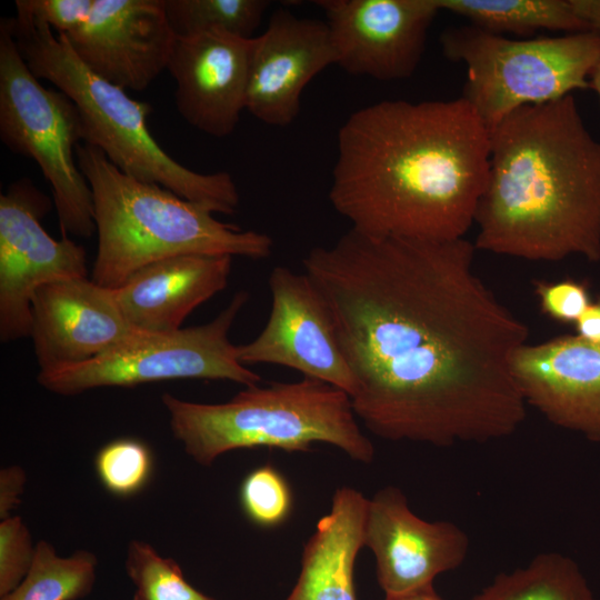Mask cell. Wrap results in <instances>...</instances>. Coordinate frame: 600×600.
<instances>
[{
	"instance_id": "1",
	"label": "cell",
	"mask_w": 600,
	"mask_h": 600,
	"mask_svg": "<svg viewBox=\"0 0 600 600\" xmlns=\"http://www.w3.org/2000/svg\"><path fill=\"white\" fill-rule=\"evenodd\" d=\"M474 243L349 229L303 258L374 436L438 447L512 434L527 404L512 374L527 326L474 270Z\"/></svg>"
},
{
	"instance_id": "2",
	"label": "cell",
	"mask_w": 600,
	"mask_h": 600,
	"mask_svg": "<svg viewBox=\"0 0 600 600\" xmlns=\"http://www.w3.org/2000/svg\"><path fill=\"white\" fill-rule=\"evenodd\" d=\"M490 160V131L462 97L383 100L338 131L329 200L351 229L446 241L474 224Z\"/></svg>"
},
{
	"instance_id": "3",
	"label": "cell",
	"mask_w": 600,
	"mask_h": 600,
	"mask_svg": "<svg viewBox=\"0 0 600 600\" xmlns=\"http://www.w3.org/2000/svg\"><path fill=\"white\" fill-rule=\"evenodd\" d=\"M476 249L527 260L600 261V140L574 96L521 107L490 130Z\"/></svg>"
},
{
	"instance_id": "4",
	"label": "cell",
	"mask_w": 600,
	"mask_h": 600,
	"mask_svg": "<svg viewBox=\"0 0 600 600\" xmlns=\"http://www.w3.org/2000/svg\"><path fill=\"white\" fill-rule=\"evenodd\" d=\"M76 156L92 192L98 284L116 289L140 269L182 254H271L270 236L222 222L212 207L127 174L100 149L82 142Z\"/></svg>"
},
{
	"instance_id": "5",
	"label": "cell",
	"mask_w": 600,
	"mask_h": 600,
	"mask_svg": "<svg viewBox=\"0 0 600 600\" xmlns=\"http://www.w3.org/2000/svg\"><path fill=\"white\" fill-rule=\"evenodd\" d=\"M19 51L39 79L52 83L77 106L83 143L100 149L121 171L159 184L181 198L206 203L217 213L237 211L240 196L226 171H193L168 154L148 127L149 103L90 71L63 34L17 11L7 18Z\"/></svg>"
},
{
	"instance_id": "6",
	"label": "cell",
	"mask_w": 600,
	"mask_h": 600,
	"mask_svg": "<svg viewBox=\"0 0 600 600\" xmlns=\"http://www.w3.org/2000/svg\"><path fill=\"white\" fill-rule=\"evenodd\" d=\"M161 400L173 437L202 466L234 449L309 452L317 442L332 444L358 462L370 463L374 457L350 396L317 379L246 387L224 403L190 402L170 393Z\"/></svg>"
},
{
	"instance_id": "7",
	"label": "cell",
	"mask_w": 600,
	"mask_h": 600,
	"mask_svg": "<svg viewBox=\"0 0 600 600\" xmlns=\"http://www.w3.org/2000/svg\"><path fill=\"white\" fill-rule=\"evenodd\" d=\"M439 41L446 58L466 66L462 98L489 131L521 107L589 88L600 59V37L591 30L518 40L469 24L443 30Z\"/></svg>"
},
{
	"instance_id": "8",
	"label": "cell",
	"mask_w": 600,
	"mask_h": 600,
	"mask_svg": "<svg viewBox=\"0 0 600 600\" xmlns=\"http://www.w3.org/2000/svg\"><path fill=\"white\" fill-rule=\"evenodd\" d=\"M0 139L40 168L51 186L63 237H91L92 192L76 156L83 142L79 110L67 94L44 87L32 73L7 18L0 22Z\"/></svg>"
},
{
	"instance_id": "9",
	"label": "cell",
	"mask_w": 600,
	"mask_h": 600,
	"mask_svg": "<svg viewBox=\"0 0 600 600\" xmlns=\"http://www.w3.org/2000/svg\"><path fill=\"white\" fill-rule=\"evenodd\" d=\"M248 299L246 291L237 292L229 304L204 324L171 332L137 330L96 358L39 371L38 382L61 396L101 387H133L177 379L229 380L244 387L256 386L261 377L240 362L238 346L229 338Z\"/></svg>"
},
{
	"instance_id": "10",
	"label": "cell",
	"mask_w": 600,
	"mask_h": 600,
	"mask_svg": "<svg viewBox=\"0 0 600 600\" xmlns=\"http://www.w3.org/2000/svg\"><path fill=\"white\" fill-rule=\"evenodd\" d=\"M51 200L28 178L0 194V338L28 337L31 301L42 286L87 277V253L69 237L53 239L41 219Z\"/></svg>"
},
{
	"instance_id": "11",
	"label": "cell",
	"mask_w": 600,
	"mask_h": 600,
	"mask_svg": "<svg viewBox=\"0 0 600 600\" xmlns=\"http://www.w3.org/2000/svg\"><path fill=\"white\" fill-rule=\"evenodd\" d=\"M271 309L262 331L238 346L244 366L278 364L347 392L356 381L340 347L329 308L303 272L278 266L269 276Z\"/></svg>"
},
{
	"instance_id": "12",
	"label": "cell",
	"mask_w": 600,
	"mask_h": 600,
	"mask_svg": "<svg viewBox=\"0 0 600 600\" xmlns=\"http://www.w3.org/2000/svg\"><path fill=\"white\" fill-rule=\"evenodd\" d=\"M337 63L353 76L390 81L411 77L440 12L434 0H318Z\"/></svg>"
},
{
	"instance_id": "13",
	"label": "cell",
	"mask_w": 600,
	"mask_h": 600,
	"mask_svg": "<svg viewBox=\"0 0 600 600\" xmlns=\"http://www.w3.org/2000/svg\"><path fill=\"white\" fill-rule=\"evenodd\" d=\"M364 547L374 554L386 597H397L433 587L439 574L458 568L469 538L450 521L419 518L403 492L390 486L369 499Z\"/></svg>"
},
{
	"instance_id": "14",
	"label": "cell",
	"mask_w": 600,
	"mask_h": 600,
	"mask_svg": "<svg viewBox=\"0 0 600 600\" xmlns=\"http://www.w3.org/2000/svg\"><path fill=\"white\" fill-rule=\"evenodd\" d=\"M63 36L90 71L134 91L167 69L176 40L162 0H93L87 20Z\"/></svg>"
},
{
	"instance_id": "15",
	"label": "cell",
	"mask_w": 600,
	"mask_h": 600,
	"mask_svg": "<svg viewBox=\"0 0 600 600\" xmlns=\"http://www.w3.org/2000/svg\"><path fill=\"white\" fill-rule=\"evenodd\" d=\"M253 38L223 31L176 37L167 70L180 116L206 134H231L246 110Z\"/></svg>"
},
{
	"instance_id": "16",
	"label": "cell",
	"mask_w": 600,
	"mask_h": 600,
	"mask_svg": "<svg viewBox=\"0 0 600 600\" xmlns=\"http://www.w3.org/2000/svg\"><path fill=\"white\" fill-rule=\"evenodd\" d=\"M337 63L326 21L277 10L253 37L246 110L263 123L284 127L300 111L303 89Z\"/></svg>"
},
{
	"instance_id": "17",
	"label": "cell",
	"mask_w": 600,
	"mask_h": 600,
	"mask_svg": "<svg viewBox=\"0 0 600 600\" xmlns=\"http://www.w3.org/2000/svg\"><path fill=\"white\" fill-rule=\"evenodd\" d=\"M136 331L113 289L87 277L47 283L32 297L29 337L40 371L96 358Z\"/></svg>"
},
{
	"instance_id": "18",
	"label": "cell",
	"mask_w": 600,
	"mask_h": 600,
	"mask_svg": "<svg viewBox=\"0 0 600 600\" xmlns=\"http://www.w3.org/2000/svg\"><path fill=\"white\" fill-rule=\"evenodd\" d=\"M512 374L527 406L600 442V343L578 334L526 343L514 354Z\"/></svg>"
},
{
	"instance_id": "19",
	"label": "cell",
	"mask_w": 600,
	"mask_h": 600,
	"mask_svg": "<svg viewBox=\"0 0 600 600\" xmlns=\"http://www.w3.org/2000/svg\"><path fill=\"white\" fill-rule=\"evenodd\" d=\"M232 257L182 254L153 262L113 289L128 323L144 332H171L200 304L222 291Z\"/></svg>"
},
{
	"instance_id": "20",
	"label": "cell",
	"mask_w": 600,
	"mask_h": 600,
	"mask_svg": "<svg viewBox=\"0 0 600 600\" xmlns=\"http://www.w3.org/2000/svg\"><path fill=\"white\" fill-rule=\"evenodd\" d=\"M369 499L351 487L338 488L329 513L304 544L301 571L286 600H357L354 563L364 547Z\"/></svg>"
},
{
	"instance_id": "21",
	"label": "cell",
	"mask_w": 600,
	"mask_h": 600,
	"mask_svg": "<svg viewBox=\"0 0 600 600\" xmlns=\"http://www.w3.org/2000/svg\"><path fill=\"white\" fill-rule=\"evenodd\" d=\"M434 3L440 11L463 17L472 26L500 36L589 30L570 0H434Z\"/></svg>"
},
{
	"instance_id": "22",
	"label": "cell",
	"mask_w": 600,
	"mask_h": 600,
	"mask_svg": "<svg viewBox=\"0 0 600 600\" xmlns=\"http://www.w3.org/2000/svg\"><path fill=\"white\" fill-rule=\"evenodd\" d=\"M471 600H596L577 562L558 552L536 556L526 567L498 574Z\"/></svg>"
},
{
	"instance_id": "23",
	"label": "cell",
	"mask_w": 600,
	"mask_h": 600,
	"mask_svg": "<svg viewBox=\"0 0 600 600\" xmlns=\"http://www.w3.org/2000/svg\"><path fill=\"white\" fill-rule=\"evenodd\" d=\"M97 558L87 550L60 557L47 541L36 543L30 570L21 583L1 600H78L93 589Z\"/></svg>"
},
{
	"instance_id": "24",
	"label": "cell",
	"mask_w": 600,
	"mask_h": 600,
	"mask_svg": "<svg viewBox=\"0 0 600 600\" xmlns=\"http://www.w3.org/2000/svg\"><path fill=\"white\" fill-rule=\"evenodd\" d=\"M267 0H162L176 37L223 31L250 39L269 7Z\"/></svg>"
},
{
	"instance_id": "25",
	"label": "cell",
	"mask_w": 600,
	"mask_h": 600,
	"mask_svg": "<svg viewBox=\"0 0 600 600\" xmlns=\"http://www.w3.org/2000/svg\"><path fill=\"white\" fill-rule=\"evenodd\" d=\"M126 570L136 587L132 600H214L194 589L174 560L161 557L147 542L129 543Z\"/></svg>"
},
{
	"instance_id": "26",
	"label": "cell",
	"mask_w": 600,
	"mask_h": 600,
	"mask_svg": "<svg viewBox=\"0 0 600 600\" xmlns=\"http://www.w3.org/2000/svg\"><path fill=\"white\" fill-rule=\"evenodd\" d=\"M240 502L246 516L253 523L272 528L289 518L293 498L281 472L266 464L246 476L240 487Z\"/></svg>"
},
{
	"instance_id": "27",
	"label": "cell",
	"mask_w": 600,
	"mask_h": 600,
	"mask_svg": "<svg viewBox=\"0 0 600 600\" xmlns=\"http://www.w3.org/2000/svg\"><path fill=\"white\" fill-rule=\"evenodd\" d=\"M96 470L100 481L110 492L130 496L147 482L151 471V454L140 441L114 440L98 452Z\"/></svg>"
},
{
	"instance_id": "28",
	"label": "cell",
	"mask_w": 600,
	"mask_h": 600,
	"mask_svg": "<svg viewBox=\"0 0 600 600\" xmlns=\"http://www.w3.org/2000/svg\"><path fill=\"white\" fill-rule=\"evenodd\" d=\"M36 553L31 533L18 516L0 522V596L14 590L27 576Z\"/></svg>"
},
{
	"instance_id": "29",
	"label": "cell",
	"mask_w": 600,
	"mask_h": 600,
	"mask_svg": "<svg viewBox=\"0 0 600 600\" xmlns=\"http://www.w3.org/2000/svg\"><path fill=\"white\" fill-rule=\"evenodd\" d=\"M534 292L541 311L550 319L562 323H576L592 302L587 284L572 279L557 282L538 281L534 284Z\"/></svg>"
},
{
	"instance_id": "30",
	"label": "cell",
	"mask_w": 600,
	"mask_h": 600,
	"mask_svg": "<svg viewBox=\"0 0 600 600\" xmlns=\"http://www.w3.org/2000/svg\"><path fill=\"white\" fill-rule=\"evenodd\" d=\"M93 0H16L17 11L61 34L77 30L89 17Z\"/></svg>"
},
{
	"instance_id": "31",
	"label": "cell",
	"mask_w": 600,
	"mask_h": 600,
	"mask_svg": "<svg viewBox=\"0 0 600 600\" xmlns=\"http://www.w3.org/2000/svg\"><path fill=\"white\" fill-rule=\"evenodd\" d=\"M26 482L23 469L17 466L7 467L0 471V517L4 519L11 510L21 502Z\"/></svg>"
},
{
	"instance_id": "32",
	"label": "cell",
	"mask_w": 600,
	"mask_h": 600,
	"mask_svg": "<svg viewBox=\"0 0 600 600\" xmlns=\"http://www.w3.org/2000/svg\"><path fill=\"white\" fill-rule=\"evenodd\" d=\"M574 326L576 334L587 341L600 343V298L589 304Z\"/></svg>"
},
{
	"instance_id": "33",
	"label": "cell",
	"mask_w": 600,
	"mask_h": 600,
	"mask_svg": "<svg viewBox=\"0 0 600 600\" xmlns=\"http://www.w3.org/2000/svg\"><path fill=\"white\" fill-rule=\"evenodd\" d=\"M589 30L600 37V0H570Z\"/></svg>"
},
{
	"instance_id": "34",
	"label": "cell",
	"mask_w": 600,
	"mask_h": 600,
	"mask_svg": "<svg viewBox=\"0 0 600 600\" xmlns=\"http://www.w3.org/2000/svg\"><path fill=\"white\" fill-rule=\"evenodd\" d=\"M386 600H443L434 590L433 587L413 591L410 593L386 597Z\"/></svg>"
},
{
	"instance_id": "35",
	"label": "cell",
	"mask_w": 600,
	"mask_h": 600,
	"mask_svg": "<svg viewBox=\"0 0 600 600\" xmlns=\"http://www.w3.org/2000/svg\"><path fill=\"white\" fill-rule=\"evenodd\" d=\"M589 88L597 93L600 104V59L590 74Z\"/></svg>"
}]
</instances>
